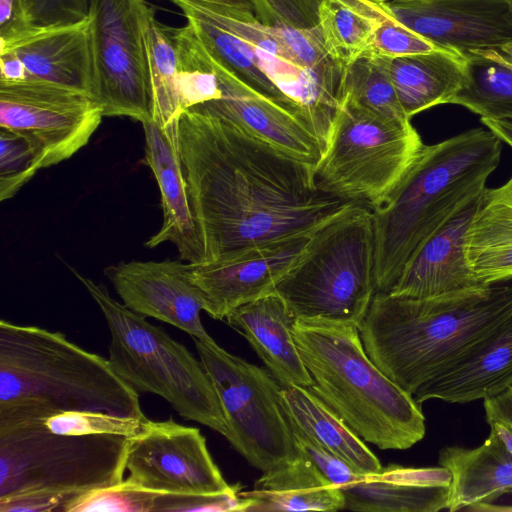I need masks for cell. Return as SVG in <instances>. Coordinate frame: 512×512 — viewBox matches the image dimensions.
<instances>
[{
    "mask_svg": "<svg viewBox=\"0 0 512 512\" xmlns=\"http://www.w3.org/2000/svg\"><path fill=\"white\" fill-rule=\"evenodd\" d=\"M178 135L204 262L313 234L357 204L324 193L312 166L225 118L188 108Z\"/></svg>",
    "mask_w": 512,
    "mask_h": 512,
    "instance_id": "obj_1",
    "label": "cell"
},
{
    "mask_svg": "<svg viewBox=\"0 0 512 512\" xmlns=\"http://www.w3.org/2000/svg\"><path fill=\"white\" fill-rule=\"evenodd\" d=\"M512 315V279L436 298L376 292L359 327L373 363L414 395Z\"/></svg>",
    "mask_w": 512,
    "mask_h": 512,
    "instance_id": "obj_2",
    "label": "cell"
},
{
    "mask_svg": "<svg viewBox=\"0 0 512 512\" xmlns=\"http://www.w3.org/2000/svg\"><path fill=\"white\" fill-rule=\"evenodd\" d=\"M501 142L489 129L473 128L424 144L396 187L371 209L376 292L389 293L425 240L480 196L498 167Z\"/></svg>",
    "mask_w": 512,
    "mask_h": 512,
    "instance_id": "obj_3",
    "label": "cell"
},
{
    "mask_svg": "<svg viewBox=\"0 0 512 512\" xmlns=\"http://www.w3.org/2000/svg\"><path fill=\"white\" fill-rule=\"evenodd\" d=\"M293 336L309 388L360 438L382 450H405L424 438L421 404L373 363L358 327L296 319Z\"/></svg>",
    "mask_w": 512,
    "mask_h": 512,
    "instance_id": "obj_4",
    "label": "cell"
},
{
    "mask_svg": "<svg viewBox=\"0 0 512 512\" xmlns=\"http://www.w3.org/2000/svg\"><path fill=\"white\" fill-rule=\"evenodd\" d=\"M40 403L50 410L101 411L147 420L139 393L108 359L59 331L0 321V404Z\"/></svg>",
    "mask_w": 512,
    "mask_h": 512,
    "instance_id": "obj_5",
    "label": "cell"
},
{
    "mask_svg": "<svg viewBox=\"0 0 512 512\" xmlns=\"http://www.w3.org/2000/svg\"><path fill=\"white\" fill-rule=\"evenodd\" d=\"M100 308L110 333L108 360L138 393L166 400L183 418L228 435L216 389L200 359L163 329L111 297L107 287L71 268Z\"/></svg>",
    "mask_w": 512,
    "mask_h": 512,
    "instance_id": "obj_6",
    "label": "cell"
},
{
    "mask_svg": "<svg viewBox=\"0 0 512 512\" xmlns=\"http://www.w3.org/2000/svg\"><path fill=\"white\" fill-rule=\"evenodd\" d=\"M374 269L372 211L354 204L312 234L274 292L296 319L359 328L376 293Z\"/></svg>",
    "mask_w": 512,
    "mask_h": 512,
    "instance_id": "obj_7",
    "label": "cell"
},
{
    "mask_svg": "<svg viewBox=\"0 0 512 512\" xmlns=\"http://www.w3.org/2000/svg\"><path fill=\"white\" fill-rule=\"evenodd\" d=\"M129 437L64 435L41 418L0 420V499L32 491L76 496L123 481Z\"/></svg>",
    "mask_w": 512,
    "mask_h": 512,
    "instance_id": "obj_8",
    "label": "cell"
},
{
    "mask_svg": "<svg viewBox=\"0 0 512 512\" xmlns=\"http://www.w3.org/2000/svg\"><path fill=\"white\" fill-rule=\"evenodd\" d=\"M423 146L410 120L372 113L345 98L315 169L317 186L372 209L396 187Z\"/></svg>",
    "mask_w": 512,
    "mask_h": 512,
    "instance_id": "obj_9",
    "label": "cell"
},
{
    "mask_svg": "<svg viewBox=\"0 0 512 512\" xmlns=\"http://www.w3.org/2000/svg\"><path fill=\"white\" fill-rule=\"evenodd\" d=\"M193 340L220 399L226 439L234 449L262 472L299 457L283 386L271 372L229 353L214 340Z\"/></svg>",
    "mask_w": 512,
    "mask_h": 512,
    "instance_id": "obj_10",
    "label": "cell"
},
{
    "mask_svg": "<svg viewBox=\"0 0 512 512\" xmlns=\"http://www.w3.org/2000/svg\"><path fill=\"white\" fill-rule=\"evenodd\" d=\"M97 97L104 116L151 120L144 0H89Z\"/></svg>",
    "mask_w": 512,
    "mask_h": 512,
    "instance_id": "obj_11",
    "label": "cell"
},
{
    "mask_svg": "<svg viewBox=\"0 0 512 512\" xmlns=\"http://www.w3.org/2000/svg\"><path fill=\"white\" fill-rule=\"evenodd\" d=\"M103 117L99 99L81 90L45 81L0 83V127L26 137L43 168L87 145Z\"/></svg>",
    "mask_w": 512,
    "mask_h": 512,
    "instance_id": "obj_12",
    "label": "cell"
},
{
    "mask_svg": "<svg viewBox=\"0 0 512 512\" xmlns=\"http://www.w3.org/2000/svg\"><path fill=\"white\" fill-rule=\"evenodd\" d=\"M126 470L127 480L154 492L211 494L241 488L227 483L201 431L173 418L148 419L129 437Z\"/></svg>",
    "mask_w": 512,
    "mask_h": 512,
    "instance_id": "obj_13",
    "label": "cell"
},
{
    "mask_svg": "<svg viewBox=\"0 0 512 512\" xmlns=\"http://www.w3.org/2000/svg\"><path fill=\"white\" fill-rule=\"evenodd\" d=\"M312 234L244 248L214 261L187 263L192 282L207 300L205 311L223 320L235 308L274 292L305 253Z\"/></svg>",
    "mask_w": 512,
    "mask_h": 512,
    "instance_id": "obj_14",
    "label": "cell"
},
{
    "mask_svg": "<svg viewBox=\"0 0 512 512\" xmlns=\"http://www.w3.org/2000/svg\"><path fill=\"white\" fill-rule=\"evenodd\" d=\"M402 25L462 55L512 43V0H389Z\"/></svg>",
    "mask_w": 512,
    "mask_h": 512,
    "instance_id": "obj_15",
    "label": "cell"
},
{
    "mask_svg": "<svg viewBox=\"0 0 512 512\" xmlns=\"http://www.w3.org/2000/svg\"><path fill=\"white\" fill-rule=\"evenodd\" d=\"M104 274L130 310L168 323L192 338L214 340L200 316L207 310L206 297L190 279L187 262L121 261L106 267Z\"/></svg>",
    "mask_w": 512,
    "mask_h": 512,
    "instance_id": "obj_16",
    "label": "cell"
},
{
    "mask_svg": "<svg viewBox=\"0 0 512 512\" xmlns=\"http://www.w3.org/2000/svg\"><path fill=\"white\" fill-rule=\"evenodd\" d=\"M479 197L425 240L389 293L410 298H436L487 286L470 269L465 252L466 234Z\"/></svg>",
    "mask_w": 512,
    "mask_h": 512,
    "instance_id": "obj_17",
    "label": "cell"
},
{
    "mask_svg": "<svg viewBox=\"0 0 512 512\" xmlns=\"http://www.w3.org/2000/svg\"><path fill=\"white\" fill-rule=\"evenodd\" d=\"M213 60L220 97L190 108L230 120L279 151L316 169L324 153L318 139L296 118L250 90Z\"/></svg>",
    "mask_w": 512,
    "mask_h": 512,
    "instance_id": "obj_18",
    "label": "cell"
},
{
    "mask_svg": "<svg viewBox=\"0 0 512 512\" xmlns=\"http://www.w3.org/2000/svg\"><path fill=\"white\" fill-rule=\"evenodd\" d=\"M178 122L161 128L152 121L142 124L145 162L153 172L161 195L163 223L145 243L154 248L164 242L177 247L181 260L199 264L205 260L192 213L179 149Z\"/></svg>",
    "mask_w": 512,
    "mask_h": 512,
    "instance_id": "obj_19",
    "label": "cell"
},
{
    "mask_svg": "<svg viewBox=\"0 0 512 512\" xmlns=\"http://www.w3.org/2000/svg\"><path fill=\"white\" fill-rule=\"evenodd\" d=\"M0 52L9 53L18 62L19 82H51L98 98L89 19L33 33L0 48Z\"/></svg>",
    "mask_w": 512,
    "mask_h": 512,
    "instance_id": "obj_20",
    "label": "cell"
},
{
    "mask_svg": "<svg viewBox=\"0 0 512 512\" xmlns=\"http://www.w3.org/2000/svg\"><path fill=\"white\" fill-rule=\"evenodd\" d=\"M511 385L512 315L413 397L419 404L430 399L463 404L496 396Z\"/></svg>",
    "mask_w": 512,
    "mask_h": 512,
    "instance_id": "obj_21",
    "label": "cell"
},
{
    "mask_svg": "<svg viewBox=\"0 0 512 512\" xmlns=\"http://www.w3.org/2000/svg\"><path fill=\"white\" fill-rule=\"evenodd\" d=\"M225 319L244 335L283 387L313 384L293 336L296 318L276 292L235 308Z\"/></svg>",
    "mask_w": 512,
    "mask_h": 512,
    "instance_id": "obj_22",
    "label": "cell"
},
{
    "mask_svg": "<svg viewBox=\"0 0 512 512\" xmlns=\"http://www.w3.org/2000/svg\"><path fill=\"white\" fill-rule=\"evenodd\" d=\"M439 464L452 474L447 509H485L503 494L512 493V454L490 428L484 443L468 449L448 446L440 450Z\"/></svg>",
    "mask_w": 512,
    "mask_h": 512,
    "instance_id": "obj_23",
    "label": "cell"
},
{
    "mask_svg": "<svg viewBox=\"0 0 512 512\" xmlns=\"http://www.w3.org/2000/svg\"><path fill=\"white\" fill-rule=\"evenodd\" d=\"M246 512L338 511L344 496L304 455L263 472L249 491Z\"/></svg>",
    "mask_w": 512,
    "mask_h": 512,
    "instance_id": "obj_24",
    "label": "cell"
},
{
    "mask_svg": "<svg viewBox=\"0 0 512 512\" xmlns=\"http://www.w3.org/2000/svg\"><path fill=\"white\" fill-rule=\"evenodd\" d=\"M467 262L483 285L512 279V176L482 191L465 242Z\"/></svg>",
    "mask_w": 512,
    "mask_h": 512,
    "instance_id": "obj_25",
    "label": "cell"
},
{
    "mask_svg": "<svg viewBox=\"0 0 512 512\" xmlns=\"http://www.w3.org/2000/svg\"><path fill=\"white\" fill-rule=\"evenodd\" d=\"M389 74L406 117L450 104L466 81L465 56L450 50L389 58Z\"/></svg>",
    "mask_w": 512,
    "mask_h": 512,
    "instance_id": "obj_26",
    "label": "cell"
},
{
    "mask_svg": "<svg viewBox=\"0 0 512 512\" xmlns=\"http://www.w3.org/2000/svg\"><path fill=\"white\" fill-rule=\"evenodd\" d=\"M282 392L290 419L305 434L361 474H375L382 469L363 439L310 388L293 385L283 387Z\"/></svg>",
    "mask_w": 512,
    "mask_h": 512,
    "instance_id": "obj_27",
    "label": "cell"
},
{
    "mask_svg": "<svg viewBox=\"0 0 512 512\" xmlns=\"http://www.w3.org/2000/svg\"><path fill=\"white\" fill-rule=\"evenodd\" d=\"M392 16L387 1L323 0L319 25L327 52L347 67L371 51L375 32Z\"/></svg>",
    "mask_w": 512,
    "mask_h": 512,
    "instance_id": "obj_28",
    "label": "cell"
},
{
    "mask_svg": "<svg viewBox=\"0 0 512 512\" xmlns=\"http://www.w3.org/2000/svg\"><path fill=\"white\" fill-rule=\"evenodd\" d=\"M466 81L450 104L481 118L512 120V66L498 50H473L465 55Z\"/></svg>",
    "mask_w": 512,
    "mask_h": 512,
    "instance_id": "obj_29",
    "label": "cell"
},
{
    "mask_svg": "<svg viewBox=\"0 0 512 512\" xmlns=\"http://www.w3.org/2000/svg\"><path fill=\"white\" fill-rule=\"evenodd\" d=\"M148 56L153 123L161 128L179 121L184 111L178 76V58L174 28L156 20L149 7L144 19Z\"/></svg>",
    "mask_w": 512,
    "mask_h": 512,
    "instance_id": "obj_30",
    "label": "cell"
},
{
    "mask_svg": "<svg viewBox=\"0 0 512 512\" xmlns=\"http://www.w3.org/2000/svg\"><path fill=\"white\" fill-rule=\"evenodd\" d=\"M344 509L362 512H438L447 509L450 487L402 483L374 474L340 488Z\"/></svg>",
    "mask_w": 512,
    "mask_h": 512,
    "instance_id": "obj_31",
    "label": "cell"
},
{
    "mask_svg": "<svg viewBox=\"0 0 512 512\" xmlns=\"http://www.w3.org/2000/svg\"><path fill=\"white\" fill-rule=\"evenodd\" d=\"M389 57L367 51L345 71V98L381 116L410 120L404 114L394 89L388 67Z\"/></svg>",
    "mask_w": 512,
    "mask_h": 512,
    "instance_id": "obj_32",
    "label": "cell"
},
{
    "mask_svg": "<svg viewBox=\"0 0 512 512\" xmlns=\"http://www.w3.org/2000/svg\"><path fill=\"white\" fill-rule=\"evenodd\" d=\"M178 76L184 110L220 97L215 63L193 27L174 28Z\"/></svg>",
    "mask_w": 512,
    "mask_h": 512,
    "instance_id": "obj_33",
    "label": "cell"
},
{
    "mask_svg": "<svg viewBox=\"0 0 512 512\" xmlns=\"http://www.w3.org/2000/svg\"><path fill=\"white\" fill-rule=\"evenodd\" d=\"M42 159L23 135L0 127V200L13 197L39 169Z\"/></svg>",
    "mask_w": 512,
    "mask_h": 512,
    "instance_id": "obj_34",
    "label": "cell"
},
{
    "mask_svg": "<svg viewBox=\"0 0 512 512\" xmlns=\"http://www.w3.org/2000/svg\"><path fill=\"white\" fill-rule=\"evenodd\" d=\"M147 420L101 411H62L43 419V424L57 434H117L131 437L141 430Z\"/></svg>",
    "mask_w": 512,
    "mask_h": 512,
    "instance_id": "obj_35",
    "label": "cell"
},
{
    "mask_svg": "<svg viewBox=\"0 0 512 512\" xmlns=\"http://www.w3.org/2000/svg\"><path fill=\"white\" fill-rule=\"evenodd\" d=\"M157 492L127 479L115 485L83 494L67 512H154Z\"/></svg>",
    "mask_w": 512,
    "mask_h": 512,
    "instance_id": "obj_36",
    "label": "cell"
},
{
    "mask_svg": "<svg viewBox=\"0 0 512 512\" xmlns=\"http://www.w3.org/2000/svg\"><path fill=\"white\" fill-rule=\"evenodd\" d=\"M323 0H253L257 20L269 27L314 29Z\"/></svg>",
    "mask_w": 512,
    "mask_h": 512,
    "instance_id": "obj_37",
    "label": "cell"
},
{
    "mask_svg": "<svg viewBox=\"0 0 512 512\" xmlns=\"http://www.w3.org/2000/svg\"><path fill=\"white\" fill-rule=\"evenodd\" d=\"M241 488L211 494H175L157 492L154 512H246L249 500Z\"/></svg>",
    "mask_w": 512,
    "mask_h": 512,
    "instance_id": "obj_38",
    "label": "cell"
},
{
    "mask_svg": "<svg viewBox=\"0 0 512 512\" xmlns=\"http://www.w3.org/2000/svg\"><path fill=\"white\" fill-rule=\"evenodd\" d=\"M33 33L67 27L89 19V0H24Z\"/></svg>",
    "mask_w": 512,
    "mask_h": 512,
    "instance_id": "obj_39",
    "label": "cell"
},
{
    "mask_svg": "<svg viewBox=\"0 0 512 512\" xmlns=\"http://www.w3.org/2000/svg\"><path fill=\"white\" fill-rule=\"evenodd\" d=\"M290 423L300 454L307 457L334 485L341 488L358 481L364 475L305 434L291 419Z\"/></svg>",
    "mask_w": 512,
    "mask_h": 512,
    "instance_id": "obj_40",
    "label": "cell"
},
{
    "mask_svg": "<svg viewBox=\"0 0 512 512\" xmlns=\"http://www.w3.org/2000/svg\"><path fill=\"white\" fill-rule=\"evenodd\" d=\"M79 497L52 491L24 492L0 499V512H67Z\"/></svg>",
    "mask_w": 512,
    "mask_h": 512,
    "instance_id": "obj_41",
    "label": "cell"
},
{
    "mask_svg": "<svg viewBox=\"0 0 512 512\" xmlns=\"http://www.w3.org/2000/svg\"><path fill=\"white\" fill-rule=\"evenodd\" d=\"M33 34L26 18L24 0H0V48Z\"/></svg>",
    "mask_w": 512,
    "mask_h": 512,
    "instance_id": "obj_42",
    "label": "cell"
},
{
    "mask_svg": "<svg viewBox=\"0 0 512 512\" xmlns=\"http://www.w3.org/2000/svg\"><path fill=\"white\" fill-rule=\"evenodd\" d=\"M195 6L211 12L228 16L252 19L256 18L253 0H185Z\"/></svg>",
    "mask_w": 512,
    "mask_h": 512,
    "instance_id": "obj_43",
    "label": "cell"
},
{
    "mask_svg": "<svg viewBox=\"0 0 512 512\" xmlns=\"http://www.w3.org/2000/svg\"><path fill=\"white\" fill-rule=\"evenodd\" d=\"M486 420L498 422L512 430V385L502 393L484 399Z\"/></svg>",
    "mask_w": 512,
    "mask_h": 512,
    "instance_id": "obj_44",
    "label": "cell"
},
{
    "mask_svg": "<svg viewBox=\"0 0 512 512\" xmlns=\"http://www.w3.org/2000/svg\"><path fill=\"white\" fill-rule=\"evenodd\" d=\"M481 123L493 132L502 142L512 147V120L480 118Z\"/></svg>",
    "mask_w": 512,
    "mask_h": 512,
    "instance_id": "obj_45",
    "label": "cell"
},
{
    "mask_svg": "<svg viewBox=\"0 0 512 512\" xmlns=\"http://www.w3.org/2000/svg\"><path fill=\"white\" fill-rule=\"evenodd\" d=\"M489 425L490 428H492L498 434L500 439L512 454V430L498 422H492L489 423Z\"/></svg>",
    "mask_w": 512,
    "mask_h": 512,
    "instance_id": "obj_46",
    "label": "cell"
},
{
    "mask_svg": "<svg viewBox=\"0 0 512 512\" xmlns=\"http://www.w3.org/2000/svg\"><path fill=\"white\" fill-rule=\"evenodd\" d=\"M500 52H502L508 58L512 66V43L504 47Z\"/></svg>",
    "mask_w": 512,
    "mask_h": 512,
    "instance_id": "obj_47",
    "label": "cell"
},
{
    "mask_svg": "<svg viewBox=\"0 0 512 512\" xmlns=\"http://www.w3.org/2000/svg\"><path fill=\"white\" fill-rule=\"evenodd\" d=\"M382 1H389V0H382Z\"/></svg>",
    "mask_w": 512,
    "mask_h": 512,
    "instance_id": "obj_48",
    "label": "cell"
}]
</instances>
